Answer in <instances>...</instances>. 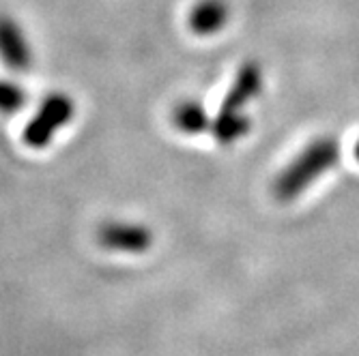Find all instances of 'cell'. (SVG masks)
Listing matches in <instances>:
<instances>
[{"mask_svg": "<svg viewBox=\"0 0 359 356\" xmlns=\"http://www.w3.org/2000/svg\"><path fill=\"white\" fill-rule=\"evenodd\" d=\"M97 243L106 251L140 255L153 245V232L138 221H106L97 230Z\"/></svg>", "mask_w": 359, "mask_h": 356, "instance_id": "2", "label": "cell"}, {"mask_svg": "<svg viewBox=\"0 0 359 356\" xmlns=\"http://www.w3.org/2000/svg\"><path fill=\"white\" fill-rule=\"evenodd\" d=\"M26 99H28V94L18 82L5 80V78L0 80V114L9 116V114L20 112L24 108Z\"/></svg>", "mask_w": 359, "mask_h": 356, "instance_id": "6", "label": "cell"}, {"mask_svg": "<svg viewBox=\"0 0 359 356\" xmlns=\"http://www.w3.org/2000/svg\"><path fill=\"white\" fill-rule=\"evenodd\" d=\"M172 122L183 134H201L207 127V116L196 101H181L172 112Z\"/></svg>", "mask_w": 359, "mask_h": 356, "instance_id": "5", "label": "cell"}, {"mask_svg": "<svg viewBox=\"0 0 359 356\" xmlns=\"http://www.w3.org/2000/svg\"><path fill=\"white\" fill-rule=\"evenodd\" d=\"M226 17V9L217 0H205V3L196 5V9L189 15V26L196 35H211L215 32Z\"/></svg>", "mask_w": 359, "mask_h": 356, "instance_id": "4", "label": "cell"}, {"mask_svg": "<svg viewBox=\"0 0 359 356\" xmlns=\"http://www.w3.org/2000/svg\"><path fill=\"white\" fill-rule=\"evenodd\" d=\"M0 60L5 62V67L20 73L32 67V48L24 30L7 15H0Z\"/></svg>", "mask_w": 359, "mask_h": 356, "instance_id": "3", "label": "cell"}, {"mask_svg": "<svg viewBox=\"0 0 359 356\" xmlns=\"http://www.w3.org/2000/svg\"><path fill=\"white\" fill-rule=\"evenodd\" d=\"M76 116V104L69 94L65 92H52L41 101L37 108L35 116H32L26 127L22 140L28 148L32 150H41L46 148L54 136L58 134V129L67 127Z\"/></svg>", "mask_w": 359, "mask_h": 356, "instance_id": "1", "label": "cell"}]
</instances>
